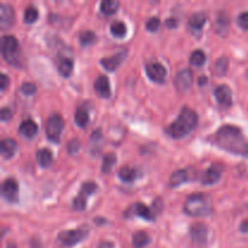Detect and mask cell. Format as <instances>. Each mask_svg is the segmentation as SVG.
Segmentation results:
<instances>
[{"label": "cell", "mask_w": 248, "mask_h": 248, "mask_svg": "<svg viewBox=\"0 0 248 248\" xmlns=\"http://www.w3.org/2000/svg\"><path fill=\"white\" fill-rule=\"evenodd\" d=\"M213 142L228 153L239 156H248V140L236 126L224 125L218 128L213 136Z\"/></svg>", "instance_id": "6da1fadb"}, {"label": "cell", "mask_w": 248, "mask_h": 248, "mask_svg": "<svg viewBox=\"0 0 248 248\" xmlns=\"http://www.w3.org/2000/svg\"><path fill=\"white\" fill-rule=\"evenodd\" d=\"M199 118L196 111L190 109L189 107H183L177 120L166 128V132L172 138H176V140L183 138L188 136L191 131L195 130Z\"/></svg>", "instance_id": "7a4b0ae2"}, {"label": "cell", "mask_w": 248, "mask_h": 248, "mask_svg": "<svg viewBox=\"0 0 248 248\" xmlns=\"http://www.w3.org/2000/svg\"><path fill=\"white\" fill-rule=\"evenodd\" d=\"M184 212L193 217H203L210 216L212 212V203L211 198L206 194L196 193L188 196L184 202Z\"/></svg>", "instance_id": "3957f363"}, {"label": "cell", "mask_w": 248, "mask_h": 248, "mask_svg": "<svg viewBox=\"0 0 248 248\" xmlns=\"http://www.w3.org/2000/svg\"><path fill=\"white\" fill-rule=\"evenodd\" d=\"M1 55L7 63L15 67H19L21 51H19L18 41L14 35H4L1 38Z\"/></svg>", "instance_id": "277c9868"}, {"label": "cell", "mask_w": 248, "mask_h": 248, "mask_svg": "<svg viewBox=\"0 0 248 248\" xmlns=\"http://www.w3.org/2000/svg\"><path fill=\"white\" fill-rule=\"evenodd\" d=\"M87 235H89V232H87L86 228H79V229L65 230V232H60L57 239L64 246L73 247L75 245L80 244L81 241H84L87 237Z\"/></svg>", "instance_id": "5b68a950"}, {"label": "cell", "mask_w": 248, "mask_h": 248, "mask_svg": "<svg viewBox=\"0 0 248 248\" xmlns=\"http://www.w3.org/2000/svg\"><path fill=\"white\" fill-rule=\"evenodd\" d=\"M63 126H64V121H63L62 116L58 114L51 115L46 123V137L53 143L60 142V136L63 131Z\"/></svg>", "instance_id": "8992f818"}, {"label": "cell", "mask_w": 248, "mask_h": 248, "mask_svg": "<svg viewBox=\"0 0 248 248\" xmlns=\"http://www.w3.org/2000/svg\"><path fill=\"white\" fill-rule=\"evenodd\" d=\"M145 72H147L148 78L154 82H157V84H162L166 79V68L156 61L148 62L145 65Z\"/></svg>", "instance_id": "52a82bcc"}, {"label": "cell", "mask_w": 248, "mask_h": 248, "mask_svg": "<svg viewBox=\"0 0 248 248\" xmlns=\"http://www.w3.org/2000/svg\"><path fill=\"white\" fill-rule=\"evenodd\" d=\"M1 193L5 200L10 203H16L18 201V183L16 179L7 178L2 182Z\"/></svg>", "instance_id": "ba28073f"}, {"label": "cell", "mask_w": 248, "mask_h": 248, "mask_svg": "<svg viewBox=\"0 0 248 248\" xmlns=\"http://www.w3.org/2000/svg\"><path fill=\"white\" fill-rule=\"evenodd\" d=\"M190 237L191 241L195 246L203 247L207 244L208 240V229L205 224L202 223H198V224H194L190 228Z\"/></svg>", "instance_id": "9c48e42d"}, {"label": "cell", "mask_w": 248, "mask_h": 248, "mask_svg": "<svg viewBox=\"0 0 248 248\" xmlns=\"http://www.w3.org/2000/svg\"><path fill=\"white\" fill-rule=\"evenodd\" d=\"M223 173V166L219 164H213L203 172L202 178H201V183L203 186H211V184L217 183L220 179Z\"/></svg>", "instance_id": "30bf717a"}, {"label": "cell", "mask_w": 248, "mask_h": 248, "mask_svg": "<svg viewBox=\"0 0 248 248\" xmlns=\"http://www.w3.org/2000/svg\"><path fill=\"white\" fill-rule=\"evenodd\" d=\"M131 213L135 216H138V217H142L143 219H145V220H150V222L155 219L154 211L150 210L148 206L143 205L142 202H137V203H135L133 206H131V207L125 212V217L130 218Z\"/></svg>", "instance_id": "8fae6325"}, {"label": "cell", "mask_w": 248, "mask_h": 248, "mask_svg": "<svg viewBox=\"0 0 248 248\" xmlns=\"http://www.w3.org/2000/svg\"><path fill=\"white\" fill-rule=\"evenodd\" d=\"M193 84V73L190 69H182L174 78V85L179 91H186Z\"/></svg>", "instance_id": "7c38bea8"}, {"label": "cell", "mask_w": 248, "mask_h": 248, "mask_svg": "<svg viewBox=\"0 0 248 248\" xmlns=\"http://www.w3.org/2000/svg\"><path fill=\"white\" fill-rule=\"evenodd\" d=\"M215 96L220 107H223V108H229V107H232V90L229 89L228 85H219V86L215 90Z\"/></svg>", "instance_id": "4fadbf2b"}, {"label": "cell", "mask_w": 248, "mask_h": 248, "mask_svg": "<svg viewBox=\"0 0 248 248\" xmlns=\"http://www.w3.org/2000/svg\"><path fill=\"white\" fill-rule=\"evenodd\" d=\"M15 23V11L9 4L0 5V27L7 29Z\"/></svg>", "instance_id": "5bb4252c"}, {"label": "cell", "mask_w": 248, "mask_h": 248, "mask_svg": "<svg viewBox=\"0 0 248 248\" xmlns=\"http://www.w3.org/2000/svg\"><path fill=\"white\" fill-rule=\"evenodd\" d=\"M126 52L125 51H120V52L115 53V55L110 56V57H104L101 60V64L106 68L109 72H113L116 68L120 65V63L123 62V60L125 58Z\"/></svg>", "instance_id": "9a60e30c"}, {"label": "cell", "mask_w": 248, "mask_h": 248, "mask_svg": "<svg viewBox=\"0 0 248 248\" xmlns=\"http://www.w3.org/2000/svg\"><path fill=\"white\" fill-rule=\"evenodd\" d=\"M94 91L102 98H108L110 96V84H109V79L106 75H99L97 78L96 81H94Z\"/></svg>", "instance_id": "2e32d148"}, {"label": "cell", "mask_w": 248, "mask_h": 248, "mask_svg": "<svg viewBox=\"0 0 248 248\" xmlns=\"http://www.w3.org/2000/svg\"><path fill=\"white\" fill-rule=\"evenodd\" d=\"M206 19H207V15L205 12H196L189 19V28L191 31H200L202 27L205 26Z\"/></svg>", "instance_id": "e0dca14e"}, {"label": "cell", "mask_w": 248, "mask_h": 248, "mask_svg": "<svg viewBox=\"0 0 248 248\" xmlns=\"http://www.w3.org/2000/svg\"><path fill=\"white\" fill-rule=\"evenodd\" d=\"M18 131L23 137L33 138L36 135V132H38V126H36V124L33 120L28 119V120H24L19 125Z\"/></svg>", "instance_id": "ac0fdd59"}, {"label": "cell", "mask_w": 248, "mask_h": 248, "mask_svg": "<svg viewBox=\"0 0 248 248\" xmlns=\"http://www.w3.org/2000/svg\"><path fill=\"white\" fill-rule=\"evenodd\" d=\"M0 149H1V154L5 159H10L12 157V155L15 154L17 149V143L16 140H12V138H5L0 143Z\"/></svg>", "instance_id": "d6986e66"}, {"label": "cell", "mask_w": 248, "mask_h": 248, "mask_svg": "<svg viewBox=\"0 0 248 248\" xmlns=\"http://www.w3.org/2000/svg\"><path fill=\"white\" fill-rule=\"evenodd\" d=\"M73 69H74V63H73V60L70 58L64 57L61 58L60 63H58V72L62 77L69 78L70 75L73 74Z\"/></svg>", "instance_id": "ffe728a7"}, {"label": "cell", "mask_w": 248, "mask_h": 248, "mask_svg": "<svg viewBox=\"0 0 248 248\" xmlns=\"http://www.w3.org/2000/svg\"><path fill=\"white\" fill-rule=\"evenodd\" d=\"M228 67H229V60L227 57H224V56L219 57L215 62V64H213V74L216 77H223V75L227 74Z\"/></svg>", "instance_id": "44dd1931"}, {"label": "cell", "mask_w": 248, "mask_h": 248, "mask_svg": "<svg viewBox=\"0 0 248 248\" xmlns=\"http://www.w3.org/2000/svg\"><path fill=\"white\" fill-rule=\"evenodd\" d=\"M188 181H189L188 171H186V170H178V171H176L172 173L171 179H170V186H179Z\"/></svg>", "instance_id": "7402d4cb"}, {"label": "cell", "mask_w": 248, "mask_h": 248, "mask_svg": "<svg viewBox=\"0 0 248 248\" xmlns=\"http://www.w3.org/2000/svg\"><path fill=\"white\" fill-rule=\"evenodd\" d=\"M36 160H38L39 165H40L41 167H48L51 166L53 162L52 154H51L50 150L45 149V148L38 150V153H36Z\"/></svg>", "instance_id": "603a6c76"}, {"label": "cell", "mask_w": 248, "mask_h": 248, "mask_svg": "<svg viewBox=\"0 0 248 248\" xmlns=\"http://www.w3.org/2000/svg\"><path fill=\"white\" fill-rule=\"evenodd\" d=\"M150 242V236L145 232H137L132 236V245L135 248H143Z\"/></svg>", "instance_id": "cb8c5ba5"}, {"label": "cell", "mask_w": 248, "mask_h": 248, "mask_svg": "<svg viewBox=\"0 0 248 248\" xmlns=\"http://www.w3.org/2000/svg\"><path fill=\"white\" fill-rule=\"evenodd\" d=\"M119 178L121 179L125 183H132L136 179L137 174H136V171L130 166H124L119 170Z\"/></svg>", "instance_id": "d4e9b609"}, {"label": "cell", "mask_w": 248, "mask_h": 248, "mask_svg": "<svg viewBox=\"0 0 248 248\" xmlns=\"http://www.w3.org/2000/svg\"><path fill=\"white\" fill-rule=\"evenodd\" d=\"M229 28V17L227 12H219L217 17V31L220 35H225Z\"/></svg>", "instance_id": "484cf974"}, {"label": "cell", "mask_w": 248, "mask_h": 248, "mask_svg": "<svg viewBox=\"0 0 248 248\" xmlns=\"http://www.w3.org/2000/svg\"><path fill=\"white\" fill-rule=\"evenodd\" d=\"M74 120L75 124H77L79 127H85L89 123V113L85 108L82 107H79V108L75 110V115H74Z\"/></svg>", "instance_id": "4316f807"}, {"label": "cell", "mask_w": 248, "mask_h": 248, "mask_svg": "<svg viewBox=\"0 0 248 248\" xmlns=\"http://www.w3.org/2000/svg\"><path fill=\"white\" fill-rule=\"evenodd\" d=\"M119 2L115 0H103L101 2V11L106 15H113L118 11Z\"/></svg>", "instance_id": "83f0119b"}, {"label": "cell", "mask_w": 248, "mask_h": 248, "mask_svg": "<svg viewBox=\"0 0 248 248\" xmlns=\"http://www.w3.org/2000/svg\"><path fill=\"white\" fill-rule=\"evenodd\" d=\"M115 162H116V156L114 153H108V154L104 155L103 162H102V172H103V173H108V172H110V170L113 169Z\"/></svg>", "instance_id": "f1b7e54d"}, {"label": "cell", "mask_w": 248, "mask_h": 248, "mask_svg": "<svg viewBox=\"0 0 248 248\" xmlns=\"http://www.w3.org/2000/svg\"><path fill=\"white\" fill-rule=\"evenodd\" d=\"M126 26L124 24V22L121 21H116L114 22L113 24L110 26V31L114 36L116 38H124L126 35Z\"/></svg>", "instance_id": "f546056e"}, {"label": "cell", "mask_w": 248, "mask_h": 248, "mask_svg": "<svg viewBox=\"0 0 248 248\" xmlns=\"http://www.w3.org/2000/svg\"><path fill=\"white\" fill-rule=\"evenodd\" d=\"M206 62V55L203 51L195 50L190 56V63L195 67H201Z\"/></svg>", "instance_id": "4dcf8cb0"}, {"label": "cell", "mask_w": 248, "mask_h": 248, "mask_svg": "<svg viewBox=\"0 0 248 248\" xmlns=\"http://www.w3.org/2000/svg\"><path fill=\"white\" fill-rule=\"evenodd\" d=\"M97 190V184L94 182H85L82 184L81 189H80V193L79 195H81L82 198L87 199L91 194H93L94 191Z\"/></svg>", "instance_id": "1f68e13d"}, {"label": "cell", "mask_w": 248, "mask_h": 248, "mask_svg": "<svg viewBox=\"0 0 248 248\" xmlns=\"http://www.w3.org/2000/svg\"><path fill=\"white\" fill-rule=\"evenodd\" d=\"M79 40L82 45H91L96 41V35L92 31H81L79 34Z\"/></svg>", "instance_id": "d6a6232c"}, {"label": "cell", "mask_w": 248, "mask_h": 248, "mask_svg": "<svg viewBox=\"0 0 248 248\" xmlns=\"http://www.w3.org/2000/svg\"><path fill=\"white\" fill-rule=\"evenodd\" d=\"M39 14H38V10L35 9L34 6H28L24 11V22L26 23H34L38 18Z\"/></svg>", "instance_id": "836d02e7"}, {"label": "cell", "mask_w": 248, "mask_h": 248, "mask_svg": "<svg viewBox=\"0 0 248 248\" xmlns=\"http://www.w3.org/2000/svg\"><path fill=\"white\" fill-rule=\"evenodd\" d=\"M86 199L82 198L81 195H78L73 201V207L75 211H84L86 208Z\"/></svg>", "instance_id": "e575fe53"}, {"label": "cell", "mask_w": 248, "mask_h": 248, "mask_svg": "<svg viewBox=\"0 0 248 248\" xmlns=\"http://www.w3.org/2000/svg\"><path fill=\"white\" fill-rule=\"evenodd\" d=\"M21 91L23 92L27 96H31V94H34L36 91V87L33 82H24L21 86Z\"/></svg>", "instance_id": "d590c367"}, {"label": "cell", "mask_w": 248, "mask_h": 248, "mask_svg": "<svg viewBox=\"0 0 248 248\" xmlns=\"http://www.w3.org/2000/svg\"><path fill=\"white\" fill-rule=\"evenodd\" d=\"M145 27H147V29L149 31H157V29H159V27H160V19L157 18V17H152V18L148 19Z\"/></svg>", "instance_id": "8d00e7d4"}, {"label": "cell", "mask_w": 248, "mask_h": 248, "mask_svg": "<svg viewBox=\"0 0 248 248\" xmlns=\"http://www.w3.org/2000/svg\"><path fill=\"white\" fill-rule=\"evenodd\" d=\"M80 148V142L78 140H72L68 142L67 144V150L70 155H75L78 153Z\"/></svg>", "instance_id": "74e56055"}, {"label": "cell", "mask_w": 248, "mask_h": 248, "mask_svg": "<svg viewBox=\"0 0 248 248\" xmlns=\"http://www.w3.org/2000/svg\"><path fill=\"white\" fill-rule=\"evenodd\" d=\"M237 24H239L240 28L247 31L248 29V12H242L237 17Z\"/></svg>", "instance_id": "f35d334b"}, {"label": "cell", "mask_w": 248, "mask_h": 248, "mask_svg": "<svg viewBox=\"0 0 248 248\" xmlns=\"http://www.w3.org/2000/svg\"><path fill=\"white\" fill-rule=\"evenodd\" d=\"M11 110H10V108H6V107H4V108L1 109V111H0V119H1V121H7L11 119Z\"/></svg>", "instance_id": "ab89813d"}, {"label": "cell", "mask_w": 248, "mask_h": 248, "mask_svg": "<svg viewBox=\"0 0 248 248\" xmlns=\"http://www.w3.org/2000/svg\"><path fill=\"white\" fill-rule=\"evenodd\" d=\"M9 82H10V80H9V78H7L6 74H4V73H2V74H0V89H1V91H4V90L6 89L7 85H9Z\"/></svg>", "instance_id": "60d3db41"}, {"label": "cell", "mask_w": 248, "mask_h": 248, "mask_svg": "<svg viewBox=\"0 0 248 248\" xmlns=\"http://www.w3.org/2000/svg\"><path fill=\"white\" fill-rule=\"evenodd\" d=\"M178 26V19L177 18H173V17H170L169 19L166 21V27H169V28H176V27Z\"/></svg>", "instance_id": "b9f144b4"}, {"label": "cell", "mask_w": 248, "mask_h": 248, "mask_svg": "<svg viewBox=\"0 0 248 248\" xmlns=\"http://www.w3.org/2000/svg\"><path fill=\"white\" fill-rule=\"evenodd\" d=\"M97 248H114V244L110 241H102L99 242Z\"/></svg>", "instance_id": "7bdbcfd3"}, {"label": "cell", "mask_w": 248, "mask_h": 248, "mask_svg": "<svg viewBox=\"0 0 248 248\" xmlns=\"http://www.w3.org/2000/svg\"><path fill=\"white\" fill-rule=\"evenodd\" d=\"M240 230H241L242 232H248V219L244 220V222L241 223V225H240Z\"/></svg>", "instance_id": "ee69618b"}, {"label": "cell", "mask_w": 248, "mask_h": 248, "mask_svg": "<svg viewBox=\"0 0 248 248\" xmlns=\"http://www.w3.org/2000/svg\"><path fill=\"white\" fill-rule=\"evenodd\" d=\"M206 82H207V78H206L205 75H202V77H200V79H199V85L206 84Z\"/></svg>", "instance_id": "f6af8a7d"}, {"label": "cell", "mask_w": 248, "mask_h": 248, "mask_svg": "<svg viewBox=\"0 0 248 248\" xmlns=\"http://www.w3.org/2000/svg\"><path fill=\"white\" fill-rule=\"evenodd\" d=\"M7 248H16V247H15V245H14V244H10V245H9V247H7Z\"/></svg>", "instance_id": "bcb514c9"}]
</instances>
